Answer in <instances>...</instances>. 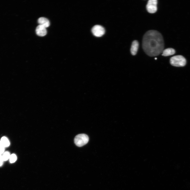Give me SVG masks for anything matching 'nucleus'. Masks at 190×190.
Here are the masks:
<instances>
[{
  "label": "nucleus",
  "instance_id": "obj_1",
  "mask_svg": "<svg viewBox=\"0 0 190 190\" xmlns=\"http://www.w3.org/2000/svg\"><path fill=\"white\" fill-rule=\"evenodd\" d=\"M142 46L144 51L149 56L155 57L159 55L164 48L162 35L156 30L148 31L144 36Z\"/></svg>",
  "mask_w": 190,
  "mask_h": 190
},
{
  "label": "nucleus",
  "instance_id": "obj_2",
  "mask_svg": "<svg viewBox=\"0 0 190 190\" xmlns=\"http://www.w3.org/2000/svg\"><path fill=\"white\" fill-rule=\"evenodd\" d=\"M170 61L172 65L177 67H183L186 64L185 59L181 55H177L172 57L171 58Z\"/></svg>",
  "mask_w": 190,
  "mask_h": 190
},
{
  "label": "nucleus",
  "instance_id": "obj_3",
  "mask_svg": "<svg viewBox=\"0 0 190 190\" xmlns=\"http://www.w3.org/2000/svg\"><path fill=\"white\" fill-rule=\"evenodd\" d=\"M89 141V137L85 134H80L76 135L74 139L75 145L77 146L82 147L86 144Z\"/></svg>",
  "mask_w": 190,
  "mask_h": 190
},
{
  "label": "nucleus",
  "instance_id": "obj_4",
  "mask_svg": "<svg viewBox=\"0 0 190 190\" xmlns=\"http://www.w3.org/2000/svg\"><path fill=\"white\" fill-rule=\"evenodd\" d=\"M157 0H149L146 6V9L148 12L152 14L155 13L157 10Z\"/></svg>",
  "mask_w": 190,
  "mask_h": 190
},
{
  "label": "nucleus",
  "instance_id": "obj_5",
  "mask_svg": "<svg viewBox=\"0 0 190 190\" xmlns=\"http://www.w3.org/2000/svg\"><path fill=\"white\" fill-rule=\"evenodd\" d=\"M92 31L95 36L100 37L102 36L105 33L104 28L102 26L97 25L94 26L92 29Z\"/></svg>",
  "mask_w": 190,
  "mask_h": 190
},
{
  "label": "nucleus",
  "instance_id": "obj_6",
  "mask_svg": "<svg viewBox=\"0 0 190 190\" xmlns=\"http://www.w3.org/2000/svg\"><path fill=\"white\" fill-rule=\"evenodd\" d=\"M36 31V34L39 36H45L47 34L46 28L40 25L37 27Z\"/></svg>",
  "mask_w": 190,
  "mask_h": 190
},
{
  "label": "nucleus",
  "instance_id": "obj_7",
  "mask_svg": "<svg viewBox=\"0 0 190 190\" xmlns=\"http://www.w3.org/2000/svg\"><path fill=\"white\" fill-rule=\"evenodd\" d=\"M139 46V43L136 40L134 41L132 44L130 52L131 54L133 56L136 55Z\"/></svg>",
  "mask_w": 190,
  "mask_h": 190
},
{
  "label": "nucleus",
  "instance_id": "obj_8",
  "mask_svg": "<svg viewBox=\"0 0 190 190\" xmlns=\"http://www.w3.org/2000/svg\"><path fill=\"white\" fill-rule=\"evenodd\" d=\"M38 22L39 25L46 28L49 27L50 25V23L49 20L44 17L39 18L38 19Z\"/></svg>",
  "mask_w": 190,
  "mask_h": 190
},
{
  "label": "nucleus",
  "instance_id": "obj_9",
  "mask_svg": "<svg viewBox=\"0 0 190 190\" xmlns=\"http://www.w3.org/2000/svg\"><path fill=\"white\" fill-rule=\"evenodd\" d=\"M175 53V51L174 49L171 48H168L163 51L162 55L164 56H168L173 55Z\"/></svg>",
  "mask_w": 190,
  "mask_h": 190
},
{
  "label": "nucleus",
  "instance_id": "obj_10",
  "mask_svg": "<svg viewBox=\"0 0 190 190\" xmlns=\"http://www.w3.org/2000/svg\"><path fill=\"white\" fill-rule=\"evenodd\" d=\"M1 141L2 145L5 148L8 147L10 145V142L8 138L4 136L2 138Z\"/></svg>",
  "mask_w": 190,
  "mask_h": 190
},
{
  "label": "nucleus",
  "instance_id": "obj_11",
  "mask_svg": "<svg viewBox=\"0 0 190 190\" xmlns=\"http://www.w3.org/2000/svg\"><path fill=\"white\" fill-rule=\"evenodd\" d=\"M10 155H11L9 152L6 151L4 152L2 156L3 161H6L9 159Z\"/></svg>",
  "mask_w": 190,
  "mask_h": 190
},
{
  "label": "nucleus",
  "instance_id": "obj_12",
  "mask_svg": "<svg viewBox=\"0 0 190 190\" xmlns=\"http://www.w3.org/2000/svg\"><path fill=\"white\" fill-rule=\"evenodd\" d=\"M17 159V156L15 154H12L10 155L9 158L10 163H13L15 162L16 161Z\"/></svg>",
  "mask_w": 190,
  "mask_h": 190
},
{
  "label": "nucleus",
  "instance_id": "obj_13",
  "mask_svg": "<svg viewBox=\"0 0 190 190\" xmlns=\"http://www.w3.org/2000/svg\"><path fill=\"white\" fill-rule=\"evenodd\" d=\"M5 151V147L2 145L0 142V154H3Z\"/></svg>",
  "mask_w": 190,
  "mask_h": 190
},
{
  "label": "nucleus",
  "instance_id": "obj_14",
  "mask_svg": "<svg viewBox=\"0 0 190 190\" xmlns=\"http://www.w3.org/2000/svg\"><path fill=\"white\" fill-rule=\"evenodd\" d=\"M4 161L2 155L0 154V166L2 165Z\"/></svg>",
  "mask_w": 190,
  "mask_h": 190
},
{
  "label": "nucleus",
  "instance_id": "obj_15",
  "mask_svg": "<svg viewBox=\"0 0 190 190\" xmlns=\"http://www.w3.org/2000/svg\"><path fill=\"white\" fill-rule=\"evenodd\" d=\"M155 60H157V58H155Z\"/></svg>",
  "mask_w": 190,
  "mask_h": 190
},
{
  "label": "nucleus",
  "instance_id": "obj_16",
  "mask_svg": "<svg viewBox=\"0 0 190 190\" xmlns=\"http://www.w3.org/2000/svg\"><path fill=\"white\" fill-rule=\"evenodd\" d=\"M0 142H1V141H0Z\"/></svg>",
  "mask_w": 190,
  "mask_h": 190
}]
</instances>
